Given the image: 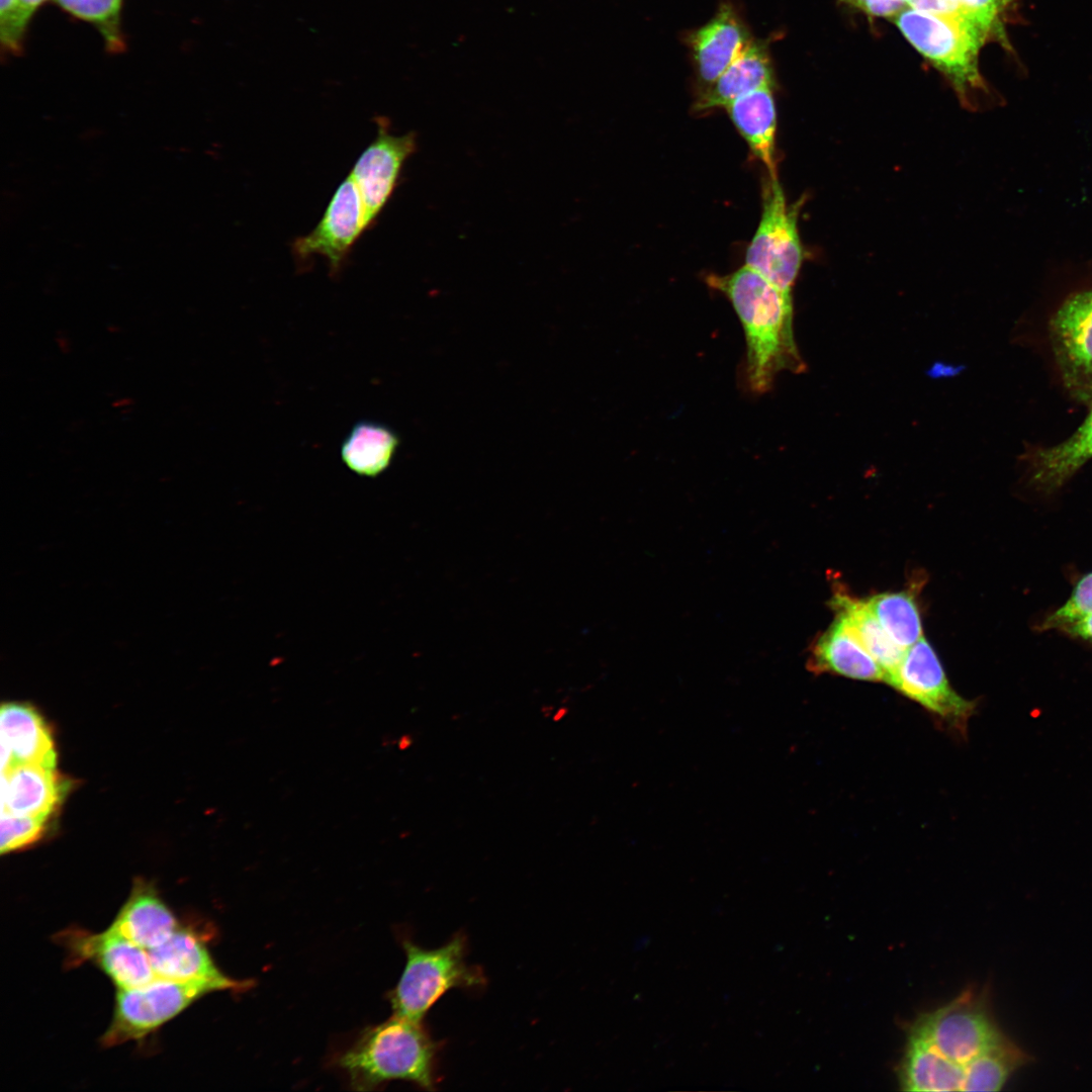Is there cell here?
<instances>
[{
    "mask_svg": "<svg viewBox=\"0 0 1092 1092\" xmlns=\"http://www.w3.org/2000/svg\"><path fill=\"white\" fill-rule=\"evenodd\" d=\"M705 280L729 299L741 322L751 391L767 392L780 372L805 369L794 338L792 291L746 265L726 275L709 274Z\"/></svg>",
    "mask_w": 1092,
    "mask_h": 1092,
    "instance_id": "obj_1",
    "label": "cell"
},
{
    "mask_svg": "<svg viewBox=\"0 0 1092 1092\" xmlns=\"http://www.w3.org/2000/svg\"><path fill=\"white\" fill-rule=\"evenodd\" d=\"M440 1049L423 1022L393 1014L362 1030L336 1063L354 1090H373L391 1080L435 1090Z\"/></svg>",
    "mask_w": 1092,
    "mask_h": 1092,
    "instance_id": "obj_2",
    "label": "cell"
},
{
    "mask_svg": "<svg viewBox=\"0 0 1092 1092\" xmlns=\"http://www.w3.org/2000/svg\"><path fill=\"white\" fill-rule=\"evenodd\" d=\"M405 966L388 999L393 1014L423 1022L432 1006L448 991L485 987L483 971L467 963V938L456 933L445 944L426 949L403 938Z\"/></svg>",
    "mask_w": 1092,
    "mask_h": 1092,
    "instance_id": "obj_3",
    "label": "cell"
},
{
    "mask_svg": "<svg viewBox=\"0 0 1092 1092\" xmlns=\"http://www.w3.org/2000/svg\"><path fill=\"white\" fill-rule=\"evenodd\" d=\"M907 40L949 81L964 105L986 90L979 70V54L984 46L958 25L905 8L894 18Z\"/></svg>",
    "mask_w": 1092,
    "mask_h": 1092,
    "instance_id": "obj_4",
    "label": "cell"
},
{
    "mask_svg": "<svg viewBox=\"0 0 1092 1092\" xmlns=\"http://www.w3.org/2000/svg\"><path fill=\"white\" fill-rule=\"evenodd\" d=\"M215 992L200 982L156 977L151 982L117 989L112 1019L101 1036L104 1048L141 1040L182 1013L201 997Z\"/></svg>",
    "mask_w": 1092,
    "mask_h": 1092,
    "instance_id": "obj_5",
    "label": "cell"
},
{
    "mask_svg": "<svg viewBox=\"0 0 1092 1092\" xmlns=\"http://www.w3.org/2000/svg\"><path fill=\"white\" fill-rule=\"evenodd\" d=\"M802 202L788 206L778 178L768 176L762 187L760 221L745 255L746 266L787 291H792L804 258L798 232Z\"/></svg>",
    "mask_w": 1092,
    "mask_h": 1092,
    "instance_id": "obj_6",
    "label": "cell"
},
{
    "mask_svg": "<svg viewBox=\"0 0 1092 1092\" xmlns=\"http://www.w3.org/2000/svg\"><path fill=\"white\" fill-rule=\"evenodd\" d=\"M887 684L919 704L938 727L956 736L967 737L969 721L977 712L978 702L968 700L953 690L935 651L923 636L905 650Z\"/></svg>",
    "mask_w": 1092,
    "mask_h": 1092,
    "instance_id": "obj_7",
    "label": "cell"
},
{
    "mask_svg": "<svg viewBox=\"0 0 1092 1092\" xmlns=\"http://www.w3.org/2000/svg\"><path fill=\"white\" fill-rule=\"evenodd\" d=\"M910 1033L962 1066L1007 1038L994 1021L985 996L973 990H967L941 1008L921 1015Z\"/></svg>",
    "mask_w": 1092,
    "mask_h": 1092,
    "instance_id": "obj_8",
    "label": "cell"
},
{
    "mask_svg": "<svg viewBox=\"0 0 1092 1092\" xmlns=\"http://www.w3.org/2000/svg\"><path fill=\"white\" fill-rule=\"evenodd\" d=\"M56 940L66 949L68 965L90 963L117 989L139 987L156 978L149 951L110 927L97 933L71 927L59 932Z\"/></svg>",
    "mask_w": 1092,
    "mask_h": 1092,
    "instance_id": "obj_9",
    "label": "cell"
},
{
    "mask_svg": "<svg viewBox=\"0 0 1092 1092\" xmlns=\"http://www.w3.org/2000/svg\"><path fill=\"white\" fill-rule=\"evenodd\" d=\"M367 229L362 198L349 174L338 186L315 228L293 241L292 253L299 262L322 256L327 259L331 273L336 274Z\"/></svg>",
    "mask_w": 1092,
    "mask_h": 1092,
    "instance_id": "obj_10",
    "label": "cell"
},
{
    "mask_svg": "<svg viewBox=\"0 0 1092 1092\" xmlns=\"http://www.w3.org/2000/svg\"><path fill=\"white\" fill-rule=\"evenodd\" d=\"M377 134L356 161L350 173L365 209L370 229L392 195L404 162L417 149L415 132L392 134L388 121L378 117Z\"/></svg>",
    "mask_w": 1092,
    "mask_h": 1092,
    "instance_id": "obj_11",
    "label": "cell"
},
{
    "mask_svg": "<svg viewBox=\"0 0 1092 1092\" xmlns=\"http://www.w3.org/2000/svg\"><path fill=\"white\" fill-rule=\"evenodd\" d=\"M203 932L192 925L180 926L162 944L148 950L156 977L183 982H200L217 991L244 992L251 980H235L215 964Z\"/></svg>",
    "mask_w": 1092,
    "mask_h": 1092,
    "instance_id": "obj_12",
    "label": "cell"
},
{
    "mask_svg": "<svg viewBox=\"0 0 1092 1092\" xmlns=\"http://www.w3.org/2000/svg\"><path fill=\"white\" fill-rule=\"evenodd\" d=\"M1053 350L1067 386L1092 382V289L1071 294L1051 321Z\"/></svg>",
    "mask_w": 1092,
    "mask_h": 1092,
    "instance_id": "obj_13",
    "label": "cell"
},
{
    "mask_svg": "<svg viewBox=\"0 0 1092 1092\" xmlns=\"http://www.w3.org/2000/svg\"><path fill=\"white\" fill-rule=\"evenodd\" d=\"M751 40L745 24L729 3H723L707 23L691 33L689 44L704 87L711 85Z\"/></svg>",
    "mask_w": 1092,
    "mask_h": 1092,
    "instance_id": "obj_14",
    "label": "cell"
},
{
    "mask_svg": "<svg viewBox=\"0 0 1092 1092\" xmlns=\"http://www.w3.org/2000/svg\"><path fill=\"white\" fill-rule=\"evenodd\" d=\"M0 729L1 772L20 764L56 767L57 755L51 730L32 706L3 704Z\"/></svg>",
    "mask_w": 1092,
    "mask_h": 1092,
    "instance_id": "obj_15",
    "label": "cell"
},
{
    "mask_svg": "<svg viewBox=\"0 0 1092 1092\" xmlns=\"http://www.w3.org/2000/svg\"><path fill=\"white\" fill-rule=\"evenodd\" d=\"M56 767L20 764L2 771L1 813L48 818L67 792Z\"/></svg>",
    "mask_w": 1092,
    "mask_h": 1092,
    "instance_id": "obj_16",
    "label": "cell"
},
{
    "mask_svg": "<svg viewBox=\"0 0 1092 1092\" xmlns=\"http://www.w3.org/2000/svg\"><path fill=\"white\" fill-rule=\"evenodd\" d=\"M179 926L177 917L154 885L136 879L109 927L150 950L165 942Z\"/></svg>",
    "mask_w": 1092,
    "mask_h": 1092,
    "instance_id": "obj_17",
    "label": "cell"
},
{
    "mask_svg": "<svg viewBox=\"0 0 1092 1092\" xmlns=\"http://www.w3.org/2000/svg\"><path fill=\"white\" fill-rule=\"evenodd\" d=\"M807 667L815 674L832 673L864 681L887 679L881 665L836 619L812 642Z\"/></svg>",
    "mask_w": 1092,
    "mask_h": 1092,
    "instance_id": "obj_18",
    "label": "cell"
},
{
    "mask_svg": "<svg viewBox=\"0 0 1092 1092\" xmlns=\"http://www.w3.org/2000/svg\"><path fill=\"white\" fill-rule=\"evenodd\" d=\"M762 87L775 88L774 70L765 42L751 40L740 56L699 95L696 111L726 107L738 97Z\"/></svg>",
    "mask_w": 1092,
    "mask_h": 1092,
    "instance_id": "obj_19",
    "label": "cell"
},
{
    "mask_svg": "<svg viewBox=\"0 0 1092 1092\" xmlns=\"http://www.w3.org/2000/svg\"><path fill=\"white\" fill-rule=\"evenodd\" d=\"M772 90V87L756 89L725 108L752 154L765 166L768 176L777 179V110Z\"/></svg>",
    "mask_w": 1092,
    "mask_h": 1092,
    "instance_id": "obj_20",
    "label": "cell"
},
{
    "mask_svg": "<svg viewBox=\"0 0 1092 1092\" xmlns=\"http://www.w3.org/2000/svg\"><path fill=\"white\" fill-rule=\"evenodd\" d=\"M1092 458V411L1078 430L1058 445L1034 451L1029 459L1030 483L1053 492Z\"/></svg>",
    "mask_w": 1092,
    "mask_h": 1092,
    "instance_id": "obj_21",
    "label": "cell"
},
{
    "mask_svg": "<svg viewBox=\"0 0 1092 1092\" xmlns=\"http://www.w3.org/2000/svg\"><path fill=\"white\" fill-rule=\"evenodd\" d=\"M899 1079L907 1091H963L965 1066L946 1059L922 1038L910 1033Z\"/></svg>",
    "mask_w": 1092,
    "mask_h": 1092,
    "instance_id": "obj_22",
    "label": "cell"
},
{
    "mask_svg": "<svg viewBox=\"0 0 1092 1092\" xmlns=\"http://www.w3.org/2000/svg\"><path fill=\"white\" fill-rule=\"evenodd\" d=\"M835 618L875 658L889 676L900 664L904 650L897 646L868 607L866 600L853 598L842 590L830 600Z\"/></svg>",
    "mask_w": 1092,
    "mask_h": 1092,
    "instance_id": "obj_23",
    "label": "cell"
},
{
    "mask_svg": "<svg viewBox=\"0 0 1092 1092\" xmlns=\"http://www.w3.org/2000/svg\"><path fill=\"white\" fill-rule=\"evenodd\" d=\"M398 445V436L387 426L360 421L343 441L341 458L357 474L375 477L389 466Z\"/></svg>",
    "mask_w": 1092,
    "mask_h": 1092,
    "instance_id": "obj_24",
    "label": "cell"
},
{
    "mask_svg": "<svg viewBox=\"0 0 1092 1092\" xmlns=\"http://www.w3.org/2000/svg\"><path fill=\"white\" fill-rule=\"evenodd\" d=\"M866 603L889 637L902 650L905 651L923 636L914 589L880 593L867 599Z\"/></svg>",
    "mask_w": 1092,
    "mask_h": 1092,
    "instance_id": "obj_25",
    "label": "cell"
},
{
    "mask_svg": "<svg viewBox=\"0 0 1092 1092\" xmlns=\"http://www.w3.org/2000/svg\"><path fill=\"white\" fill-rule=\"evenodd\" d=\"M1028 1056L1008 1038L987 1049L965 1065L963 1091H998Z\"/></svg>",
    "mask_w": 1092,
    "mask_h": 1092,
    "instance_id": "obj_26",
    "label": "cell"
},
{
    "mask_svg": "<svg viewBox=\"0 0 1092 1092\" xmlns=\"http://www.w3.org/2000/svg\"><path fill=\"white\" fill-rule=\"evenodd\" d=\"M54 2L71 14L95 24L112 52L123 48L119 29L121 0H54Z\"/></svg>",
    "mask_w": 1092,
    "mask_h": 1092,
    "instance_id": "obj_27",
    "label": "cell"
},
{
    "mask_svg": "<svg viewBox=\"0 0 1092 1092\" xmlns=\"http://www.w3.org/2000/svg\"><path fill=\"white\" fill-rule=\"evenodd\" d=\"M907 5L958 25L983 44L991 40L977 17L958 0H907Z\"/></svg>",
    "mask_w": 1092,
    "mask_h": 1092,
    "instance_id": "obj_28",
    "label": "cell"
},
{
    "mask_svg": "<svg viewBox=\"0 0 1092 1092\" xmlns=\"http://www.w3.org/2000/svg\"><path fill=\"white\" fill-rule=\"evenodd\" d=\"M1092 614V572L1083 575L1069 599L1039 624L1040 631L1059 630L1064 625Z\"/></svg>",
    "mask_w": 1092,
    "mask_h": 1092,
    "instance_id": "obj_29",
    "label": "cell"
},
{
    "mask_svg": "<svg viewBox=\"0 0 1092 1092\" xmlns=\"http://www.w3.org/2000/svg\"><path fill=\"white\" fill-rule=\"evenodd\" d=\"M48 818L1 813L2 853L25 847L40 838Z\"/></svg>",
    "mask_w": 1092,
    "mask_h": 1092,
    "instance_id": "obj_30",
    "label": "cell"
},
{
    "mask_svg": "<svg viewBox=\"0 0 1092 1092\" xmlns=\"http://www.w3.org/2000/svg\"><path fill=\"white\" fill-rule=\"evenodd\" d=\"M981 22L991 40L1010 48L1005 31L1007 0H958Z\"/></svg>",
    "mask_w": 1092,
    "mask_h": 1092,
    "instance_id": "obj_31",
    "label": "cell"
},
{
    "mask_svg": "<svg viewBox=\"0 0 1092 1092\" xmlns=\"http://www.w3.org/2000/svg\"><path fill=\"white\" fill-rule=\"evenodd\" d=\"M25 26L17 0H1L0 32L3 48L11 53H17L20 50Z\"/></svg>",
    "mask_w": 1092,
    "mask_h": 1092,
    "instance_id": "obj_32",
    "label": "cell"
},
{
    "mask_svg": "<svg viewBox=\"0 0 1092 1092\" xmlns=\"http://www.w3.org/2000/svg\"><path fill=\"white\" fill-rule=\"evenodd\" d=\"M907 0H862L859 10L872 17H895L903 11Z\"/></svg>",
    "mask_w": 1092,
    "mask_h": 1092,
    "instance_id": "obj_33",
    "label": "cell"
},
{
    "mask_svg": "<svg viewBox=\"0 0 1092 1092\" xmlns=\"http://www.w3.org/2000/svg\"><path fill=\"white\" fill-rule=\"evenodd\" d=\"M1059 630L1073 638L1092 643V614L1072 621Z\"/></svg>",
    "mask_w": 1092,
    "mask_h": 1092,
    "instance_id": "obj_34",
    "label": "cell"
},
{
    "mask_svg": "<svg viewBox=\"0 0 1092 1092\" xmlns=\"http://www.w3.org/2000/svg\"><path fill=\"white\" fill-rule=\"evenodd\" d=\"M44 0H17L22 20L27 24L30 16Z\"/></svg>",
    "mask_w": 1092,
    "mask_h": 1092,
    "instance_id": "obj_35",
    "label": "cell"
},
{
    "mask_svg": "<svg viewBox=\"0 0 1092 1092\" xmlns=\"http://www.w3.org/2000/svg\"><path fill=\"white\" fill-rule=\"evenodd\" d=\"M840 1L842 3H845V4L849 5V6L857 8V9L860 8L861 2H862V0H840Z\"/></svg>",
    "mask_w": 1092,
    "mask_h": 1092,
    "instance_id": "obj_36",
    "label": "cell"
},
{
    "mask_svg": "<svg viewBox=\"0 0 1092 1092\" xmlns=\"http://www.w3.org/2000/svg\"><path fill=\"white\" fill-rule=\"evenodd\" d=\"M566 713H567V710H566V709H564V708H562V709L558 710V711L556 712V714L554 715V717H553L554 721H559V720H561V719H562V718H563V717H564V716L566 715Z\"/></svg>",
    "mask_w": 1092,
    "mask_h": 1092,
    "instance_id": "obj_37",
    "label": "cell"
}]
</instances>
